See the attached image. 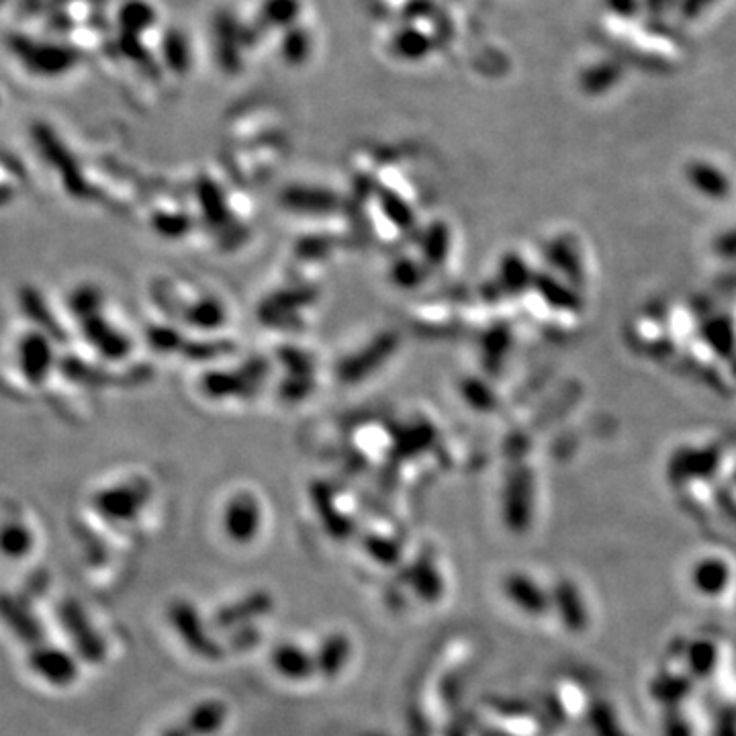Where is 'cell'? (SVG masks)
<instances>
[{
  "label": "cell",
  "mask_w": 736,
  "mask_h": 736,
  "mask_svg": "<svg viewBox=\"0 0 736 736\" xmlns=\"http://www.w3.org/2000/svg\"><path fill=\"white\" fill-rule=\"evenodd\" d=\"M315 655L317 673L324 679H336L352 659V642L346 634H330L319 642Z\"/></svg>",
  "instance_id": "obj_8"
},
{
  "label": "cell",
  "mask_w": 736,
  "mask_h": 736,
  "mask_svg": "<svg viewBox=\"0 0 736 736\" xmlns=\"http://www.w3.org/2000/svg\"><path fill=\"white\" fill-rule=\"evenodd\" d=\"M29 669L37 677H41L45 683L56 685V687H68L72 685L78 675V661L74 655L60 647H50V644H39L33 647L29 653Z\"/></svg>",
  "instance_id": "obj_3"
},
{
  "label": "cell",
  "mask_w": 736,
  "mask_h": 736,
  "mask_svg": "<svg viewBox=\"0 0 736 736\" xmlns=\"http://www.w3.org/2000/svg\"><path fill=\"white\" fill-rule=\"evenodd\" d=\"M270 663L276 673L291 681H305L317 673L315 655L293 642H283L279 647H274L270 653Z\"/></svg>",
  "instance_id": "obj_7"
},
{
  "label": "cell",
  "mask_w": 736,
  "mask_h": 736,
  "mask_svg": "<svg viewBox=\"0 0 736 736\" xmlns=\"http://www.w3.org/2000/svg\"><path fill=\"white\" fill-rule=\"evenodd\" d=\"M121 50L125 56H129L131 60L144 64L148 58V52L144 50V45L140 43V39H137L135 33H127L123 31V37H121Z\"/></svg>",
  "instance_id": "obj_26"
},
{
  "label": "cell",
  "mask_w": 736,
  "mask_h": 736,
  "mask_svg": "<svg viewBox=\"0 0 736 736\" xmlns=\"http://www.w3.org/2000/svg\"><path fill=\"white\" fill-rule=\"evenodd\" d=\"M274 610V602L272 597L266 591H256L250 593L244 600L221 608L215 618L213 624L217 630H232V628H242V626H250L254 624V620H260L264 616H268Z\"/></svg>",
  "instance_id": "obj_5"
},
{
  "label": "cell",
  "mask_w": 736,
  "mask_h": 736,
  "mask_svg": "<svg viewBox=\"0 0 736 736\" xmlns=\"http://www.w3.org/2000/svg\"><path fill=\"white\" fill-rule=\"evenodd\" d=\"M706 336H708L710 346H714L718 352H728L732 348V342H734L732 328L728 324H724L722 319L718 321L716 326H710V330L706 332Z\"/></svg>",
  "instance_id": "obj_24"
},
{
  "label": "cell",
  "mask_w": 736,
  "mask_h": 736,
  "mask_svg": "<svg viewBox=\"0 0 736 736\" xmlns=\"http://www.w3.org/2000/svg\"><path fill=\"white\" fill-rule=\"evenodd\" d=\"M559 602L563 604V618H565V624L571 628V630H579L583 628L585 624V612H583V604L579 600V595L575 591L573 585L569 583H563L559 587Z\"/></svg>",
  "instance_id": "obj_20"
},
{
  "label": "cell",
  "mask_w": 736,
  "mask_h": 736,
  "mask_svg": "<svg viewBox=\"0 0 736 736\" xmlns=\"http://www.w3.org/2000/svg\"><path fill=\"white\" fill-rule=\"evenodd\" d=\"M299 15V0H266L260 21L266 27H287Z\"/></svg>",
  "instance_id": "obj_19"
},
{
  "label": "cell",
  "mask_w": 736,
  "mask_h": 736,
  "mask_svg": "<svg viewBox=\"0 0 736 736\" xmlns=\"http://www.w3.org/2000/svg\"><path fill=\"white\" fill-rule=\"evenodd\" d=\"M393 50L405 60H420L430 52V39L418 29H403L393 41Z\"/></svg>",
  "instance_id": "obj_17"
},
{
  "label": "cell",
  "mask_w": 736,
  "mask_h": 736,
  "mask_svg": "<svg viewBox=\"0 0 736 736\" xmlns=\"http://www.w3.org/2000/svg\"><path fill=\"white\" fill-rule=\"evenodd\" d=\"M712 663H714V649L710 647V644H706V642L696 644L694 651H692V665H694L696 673L708 675L710 669H712Z\"/></svg>",
  "instance_id": "obj_25"
},
{
  "label": "cell",
  "mask_w": 736,
  "mask_h": 736,
  "mask_svg": "<svg viewBox=\"0 0 736 736\" xmlns=\"http://www.w3.org/2000/svg\"><path fill=\"white\" fill-rule=\"evenodd\" d=\"M258 640H260V634L252 624L242 626V628H238L236 638H232V647L236 651H246V649H252Z\"/></svg>",
  "instance_id": "obj_27"
},
{
  "label": "cell",
  "mask_w": 736,
  "mask_h": 736,
  "mask_svg": "<svg viewBox=\"0 0 736 736\" xmlns=\"http://www.w3.org/2000/svg\"><path fill=\"white\" fill-rule=\"evenodd\" d=\"M538 289L542 291V297L557 309L563 311H579L581 309V299L575 291H571L569 287H565L561 281L550 279V276H542L538 281Z\"/></svg>",
  "instance_id": "obj_15"
},
{
  "label": "cell",
  "mask_w": 736,
  "mask_h": 736,
  "mask_svg": "<svg viewBox=\"0 0 736 736\" xmlns=\"http://www.w3.org/2000/svg\"><path fill=\"white\" fill-rule=\"evenodd\" d=\"M309 45H311V41H309L305 31H301V29L289 31V35L283 41V54L289 62L299 64L309 56Z\"/></svg>",
  "instance_id": "obj_23"
},
{
  "label": "cell",
  "mask_w": 736,
  "mask_h": 736,
  "mask_svg": "<svg viewBox=\"0 0 736 736\" xmlns=\"http://www.w3.org/2000/svg\"><path fill=\"white\" fill-rule=\"evenodd\" d=\"M0 620L27 647H39L43 644L45 632L39 618L31 612V608L21 602L17 595L0 593Z\"/></svg>",
  "instance_id": "obj_4"
},
{
  "label": "cell",
  "mask_w": 736,
  "mask_h": 736,
  "mask_svg": "<svg viewBox=\"0 0 736 736\" xmlns=\"http://www.w3.org/2000/svg\"><path fill=\"white\" fill-rule=\"evenodd\" d=\"M411 585L416 589V593L426 602H436L440 600V595L444 593V583L440 581V577L436 575V571L432 567L420 569L413 573L411 577Z\"/></svg>",
  "instance_id": "obj_21"
},
{
  "label": "cell",
  "mask_w": 736,
  "mask_h": 736,
  "mask_svg": "<svg viewBox=\"0 0 736 736\" xmlns=\"http://www.w3.org/2000/svg\"><path fill=\"white\" fill-rule=\"evenodd\" d=\"M15 52H19L29 70L39 74L66 72L78 60L72 48H62V45H48V43H27V48H21V45L15 43Z\"/></svg>",
  "instance_id": "obj_6"
},
{
  "label": "cell",
  "mask_w": 736,
  "mask_h": 736,
  "mask_svg": "<svg viewBox=\"0 0 736 736\" xmlns=\"http://www.w3.org/2000/svg\"><path fill=\"white\" fill-rule=\"evenodd\" d=\"M503 591L526 614L538 616L548 608L546 593L526 575H510L503 583Z\"/></svg>",
  "instance_id": "obj_9"
},
{
  "label": "cell",
  "mask_w": 736,
  "mask_h": 736,
  "mask_svg": "<svg viewBox=\"0 0 736 736\" xmlns=\"http://www.w3.org/2000/svg\"><path fill=\"white\" fill-rule=\"evenodd\" d=\"M694 585L704 595H720L730 583V567L722 559H702L694 567Z\"/></svg>",
  "instance_id": "obj_13"
},
{
  "label": "cell",
  "mask_w": 736,
  "mask_h": 736,
  "mask_svg": "<svg viewBox=\"0 0 736 736\" xmlns=\"http://www.w3.org/2000/svg\"><path fill=\"white\" fill-rule=\"evenodd\" d=\"M164 60H166V66L172 72L182 74V72L189 70L191 50H189L187 37H184L180 31H170L164 37Z\"/></svg>",
  "instance_id": "obj_16"
},
{
  "label": "cell",
  "mask_w": 736,
  "mask_h": 736,
  "mask_svg": "<svg viewBox=\"0 0 736 736\" xmlns=\"http://www.w3.org/2000/svg\"><path fill=\"white\" fill-rule=\"evenodd\" d=\"M687 176L692 187L708 199L724 201L732 191L728 176L708 162H694L687 168Z\"/></svg>",
  "instance_id": "obj_10"
},
{
  "label": "cell",
  "mask_w": 736,
  "mask_h": 736,
  "mask_svg": "<svg viewBox=\"0 0 736 736\" xmlns=\"http://www.w3.org/2000/svg\"><path fill=\"white\" fill-rule=\"evenodd\" d=\"M156 21V13L150 5L142 3V0H131L121 9V25L127 33L140 35L142 31L150 29Z\"/></svg>",
  "instance_id": "obj_18"
},
{
  "label": "cell",
  "mask_w": 736,
  "mask_h": 736,
  "mask_svg": "<svg viewBox=\"0 0 736 736\" xmlns=\"http://www.w3.org/2000/svg\"><path fill=\"white\" fill-rule=\"evenodd\" d=\"M29 546H31L29 534L19 526H11L0 534V550H3L5 555H9L11 559H21L29 550Z\"/></svg>",
  "instance_id": "obj_22"
},
{
  "label": "cell",
  "mask_w": 736,
  "mask_h": 736,
  "mask_svg": "<svg viewBox=\"0 0 736 736\" xmlns=\"http://www.w3.org/2000/svg\"><path fill=\"white\" fill-rule=\"evenodd\" d=\"M160 736H193L191 732H189V728L187 726H180V724H176V726H170V728H166Z\"/></svg>",
  "instance_id": "obj_29"
},
{
  "label": "cell",
  "mask_w": 736,
  "mask_h": 736,
  "mask_svg": "<svg viewBox=\"0 0 736 736\" xmlns=\"http://www.w3.org/2000/svg\"><path fill=\"white\" fill-rule=\"evenodd\" d=\"M716 252L722 256H736V227L716 240Z\"/></svg>",
  "instance_id": "obj_28"
},
{
  "label": "cell",
  "mask_w": 736,
  "mask_h": 736,
  "mask_svg": "<svg viewBox=\"0 0 736 736\" xmlns=\"http://www.w3.org/2000/svg\"><path fill=\"white\" fill-rule=\"evenodd\" d=\"M217 31V56L227 72H238L240 70V41L242 31L236 27L234 19L227 15H219L215 21Z\"/></svg>",
  "instance_id": "obj_12"
},
{
  "label": "cell",
  "mask_w": 736,
  "mask_h": 736,
  "mask_svg": "<svg viewBox=\"0 0 736 736\" xmlns=\"http://www.w3.org/2000/svg\"><path fill=\"white\" fill-rule=\"evenodd\" d=\"M550 260H552V264L557 266V270L561 274L567 276L571 283L579 285L583 281V264H581L577 248L571 242L557 240L555 244H552L550 246Z\"/></svg>",
  "instance_id": "obj_14"
},
{
  "label": "cell",
  "mask_w": 736,
  "mask_h": 736,
  "mask_svg": "<svg viewBox=\"0 0 736 736\" xmlns=\"http://www.w3.org/2000/svg\"><path fill=\"white\" fill-rule=\"evenodd\" d=\"M168 620L180 640L201 659L207 661H219L223 659L225 651L221 644L207 632L205 620L199 614V610L184 600H176L168 608Z\"/></svg>",
  "instance_id": "obj_1"
},
{
  "label": "cell",
  "mask_w": 736,
  "mask_h": 736,
  "mask_svg": "<svg viewBox=\"0 0 736 736\" xmlns=\"http://www.w3.org/2000/svg\"><path fill=\"white\" fill-rule=\"evenodd\" d=\"M227 714L229 710L223 702L205 700L189 712L187 720H184V726L189 728L193 736H213L225 726Z\"/></svg>",
  "instance_id": "obj_11"
},
{
  "label": "cell",
  "mask_w": 736,
  "mask_h": 736,
  "mask_svg": "<svg viewBox=\"0 0 736 736\" xmlns=\"http://www.w3.org/2000/svg\"><path fill=\"white\" fill-rule=\"evenodd\" d=\"M58 618L62 628L68 632L80 659L99 665L107 659V642L101 632L92 626L88 614L76 600H64L58 606Z\"/></svg>",
  "instance_id": "obj_2"
}]
</instances>
